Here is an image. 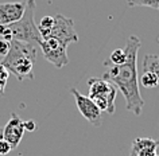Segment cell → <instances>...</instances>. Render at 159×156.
Wrapping results in <instances>:
<instances>
[{
    "label": "cell",
    "mask_w": 159,
    "mask_h": 156,
    "mask_svg": "<svg viewBox=\"0 0 159 156\" xmlns=\"http://www.w3.org/2000/svg\"><path fill=\"white\" fill-rule=\"evenodd\" d=\"M142 46V42L136 35H129L125 45L127 61L123 65H113L109 59L104 61V74L102 78L113 83L117 90L125 98V109L134 113L135 116H140L144 101L142 98L138 82V51Z\"/></svg>",
    "instance_id": "cell-1"
},
{
    "label": "cell",
    "mask_w": 159,
    "mask_h": 156,
    "mask_svg": "<svg viewBox=\"0 0 159 156\" xmlns=\"http://www.w3.org/2000/svg\"><path fill=\"white\" fill-rule=\"evenodd\" d=\"M37 49L34 45L20 41H11L10 51L2 59V65L12 73L18 81L34 79V62Z\"/></svg>",
    "instance_id": "cell-2"
},
{
    "label": "cell",
    "mask_w": 159,
    "mask_h": 156,
    "mask_svg": "<svg viewBox=\"0 0 159 156\" xmlns=\"http://www.w3.org/2000/svg\"><path fill=\"white\" fill-rule=\"evenodd\" d=\"M35 10H37L35 0H26V8L22 18L11 25L0 26V37L8 42L20 41L31 45H38L42 41V37L34 19Z\"/></svg>",
    "instance_id": "cell-3"
},
{
    "label": "cell",
    "mask_w": 159,
    "mask_h": 156,
    "mask_svg": "<svg viewBox=\"0 0 159 156\" xmlns=\"http://www.w3.org/2000/svg\"><path fill=\"white\" fill-rule=\"evenodd\" d=\"M89 85V96L90 100L98 106L101 112L104 110L108 114H113L116 110V105H115V100H116L117 94V87L107 81L104 78H96L92 77L88 79Z\"/></svg>",
    "instance_id": "cell-4"
},
{
    "label": "cell",
    "mask_w": 159,
    "mask_h": 156,
    "mask_svg": "<svg viewBox=\"0 0 159 156\" xmlns=\"http://www.w3.org/2000/svg\"><path fill=\"white\" fill-rule=\"evenodd\" d=\"M54 38L59 41L63 46H69L70 43L78 42V34L74 30V22L71 19L66 18L62 14H55L54 15V25L50 29L49 34L46 38Z\"/></svg>",
    "instance_id": "cell-5"
},
{
    "label": "cell",
    "mask_w": 159,
    "mask_h": 156,
    "mask_svg": "<svg viewBox=\"0 0 159 156\" xmlns=\"http://www.w3.org/2000/svg\"><path fill=\"white\" fill-rule=\"evenodd\" d=\"M38 45L41 47L45 59L47 62H50L54 67L62 69L63 66H66L67 63H69L67 47L63 46L61 42L57 41V39H54V38L42 39Z\"/></svg>",
    "instance_id": "cell-6"
},
{
    "label": "cell",
    "mask_w": 159,
    "mask_h": 156,
    "mask_svg": "<svg viewBox=\"0 0 159 156\" xmlns=\"http://www.w3.org/2000/svg\"><path fill=\"white\" fill-rule=\"evenodd\" d=\"M70 94L74 97L75 105H77L80 113L86 118V121H89L93 127H100L101 125V110L98 109V106L93 102V100H90L88 96L81 94L77 89L71 87Z\"/></svg>",
    "instance_id": "cell-7"
},
{
    "label": "cell",
    "mask_w": 159,
    "mask_h": 156,
    "mask_svg": "<svg viewBox=\"0 0 159 156\" xmlns=\"http://www.w3.org/2000/svg\"><path fill=\"white\" fill-rule=\"evenodd\" d=\"M25 125H23V120L19 117V114L11 113L10 120L7 121L6 127L3 128V139L7 143H10V145L14 148H18V145L20 144L23 135H25Z\"/></svg>",
    "instance_id": "cell-8"
},
{
    "label": "cell",
    "mask_w": 159,
    "mask_h": 156,
    "mask_svg": "<svg viewBox=\"0 0 159 156\" xmlns=\"http://www.w3.org/2000/svg\"><path fill=\"white\" fill-rule=\"evenodd\" d=\"M26 8V2L0 3V26L11 25L22 18Z\"/></svg>",
    "instance_id": "cell-9"
},
{
    "label": "cell",
    "mask_w": 159,
    "mask_h": 156,
    "mask_svg": "<svg viewBox=\"0 0 159 156\" xmlns=\"http://www.w3.org/2000/svg\"><path fill=\"white\" fill-rule=\"evenodd\" d=\"M158 141L150 137H138L132 141L131 156H158Z\"/></svg>",
    "instance_id": "cell-10"
},
{
    "label": "cell",
    "mask_w": 159,
    "mask_h": 156,
    "mask_svg": "<svg viewBox=\"0 0 159 156\" xmlns=\"http://www.w3.org/2000/svg\"><path fill=\"white\" fill-rule=\"evenodd\" d=\"M143 71H152L158 78L159 89V57L155 54H147L143 59Z\"/></svg>",
    "instance_id": "cell-11"
},
{
    "label": "cell",
    "mask_w": 159,
    "mask_h": 156,
    "mask_svg": "<svg viewBox=\"0 0 159 156\" xmlns=\"http://www.w3.org/2000/svg\"><path fill=\"white\" fill-rule=\"evenodd\" d=\"M53 25H54V16H50V15H47V16H43L41 19L39 25H37V26H38L39 33H41L42 39L46 38V35L49 34V31H50L51 27H53Z\"/></svg>",
    "instance_id": "cell-12"
},
{
    "label": "cell",
    "mask_w": 159,
    "mask_h": 156,
    "mask_svg": "<svg viewBox=\"0 0 159 156\" xmlns=\"http://www.w3.org/2000/svg\"><path fill=\"white\" fill-rule=\"evenodd\" d=\"M140 83L144 87L154 89V87H158V78L152 71H143V74L140 77Z\"/></svg>",
    "instance_id": "cell-13"
},
{
    "label": "cell",
    "mask_w": 159,
    "mask_h": 156,
    "mask_svg": "<svg viewBox=\"0 0 159 156\" xmlns=\"http://www.w3.org/2000/svg\"><path fill=\"white\" fill-rule=\"evenodd\" d=\"M128 7H148L159 11V0H127Z\"/></svg>",
    "instance_id": "cell-14"
},
{
    "label": "cell",
    "mask_w": 159,
    "mask_h": 156,
    "mask_svg": "<svg viewBox=\"0 0 159 156\" xmlns=\"http://www.w3.org/2000/svg\"><path fill=\"white\" fill-rule=\"evenodd\" d=\"M109 61L113 63V65H123L125 61H127V55H125V51L123 49H116L111 53V57H109Z\"/></svg>",
    "instance_id": "cell-15"
},
{
    "label": "cell",
    "mask_w": 159,
    "mask_h": 156,
    "mask_svg": "<svg viewBox=\"0 0 159 156\" xmlns=\"http://www.w3.org/2000/svg\"><path fill=\"white\" fill-rule=\"evenodd\" d=\"M7 81H8V70H7L6 67L2 65V62H0V96L4 93Z\"/></svg>",
    "instance_id": "cell-16"
},
{
    "label": "cell",
    "mask_w": 159,
    "mask_h": 156,
    "mask_svg": "<svg viewBox=\"0 0 159 156\" xmlns=\"http://www.w3.org/2000/svg\"><path fill=\"white\" fill-rule=\"evenodd\" d=\"M12 151V147L10 145V143H7L4 139L0 140V156H6Z\"/></svg>",
    "instance_id": "cell-17"
},
{
    "label": "cell",
    "mask_w": 159,
    "mask_h": 156,
    "mask_svg": "<svg viewBox=\"0 0 159 156\" xmlns=\"http://www.w3.org/2000/svg\"><path fill=\"white\" fill-rule=\"evenodd\" d=\"M10 47H11V42L6 41V39H0V55L2 57H4L7 55V53L10 51Z\"/></svg>",
    "instance_id": "cell-18"
},
{
    "label": "cell",
    "mask_w": 159,
    "mask_h": 156,
    "mask_svg": "<svg viewBox=\"0 0 159 156\" xmlns=\"http://www.w3.org/2000/svg\"><path fill=\"white\" fill-rule=\"evenodd\" d=\"M23 125H25V129H26V131H29V132H33V131H35V128H37V124H35L34 120L23 121Z\"/></svg>",
    "instance_id": "cell-19"
},
{
    "label": "cell",
    "mask_w": 159,
    "mask_h": 156,
    "mask_svg": "<svg viewBox=\"0 0 159 156\" xmlns=\"http://www.w3.org/2000/svg\"><path fill=\"white\" fill-rule=\"evenodd\" d=\"M2 139H3V128L0 127V140H2Z\"/></svg>",
    "instance_id": "cell-20"
},
{
    "label": "cell",
    "mask_w": 159,
    "mask_h": 156,
    "mask_svg": "<svg viewBox=\"0 0 159 156\" xmlns=\"http://www.w3.org/2000/svg\"><path fill=\"white\" fill-rule=\"evenodd\" d=\"M18 156H23V155H18Z\"/></svg>",
    "instance_id": "cell-21"
},
{
    "label": "cell",
    "mask_w": 159,
    "mask_h": 156,
    "mask_svg": "<svg viewBox=\"0 0 159 156\" xmlns=\"http://www.w3.org/2000/svg\"><path fill=\"white\" fill-rule=\"evenodd\" d=\"M158 144H159V140H158Z\"/></svg>",
    "instance_id": "cell-22"
},
{
    "label": "cell",
    "mask_w": 159,
    "mask_h": 156,
    "mask_svg": "<svg viewBox=\"0 0 159 156\" xmlns=\"http://www.w3.org/2000/svg\"><path fill=\"white\" fill-rule=\"evenodd\" d=\"M158 156H159V155H158Z\"/></svg>",
    "instance_id": "cell-23"
}]
</instances>
